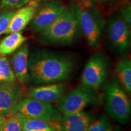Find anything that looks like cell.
Instances as JSON below:
<instances>
[{
	"instance_id": "e0dca14e",
	"label": "cell",
	"mask_w": 131,
	"mask_h": 131,
	"mask_svg": "<svg viewBox=\"0 0 131 131\" xmlns=\"http://www.w3.org/2000/svg\"><path fill=\"white\" fill-rule=\"evenodd\" d=\"M117 80L128 94L131 92V61L129 59L119 60L116 66Z\"/></svg>"
},
{
	"instance_id": "83f0119b",
	"label": "cell",
	"mask_w": 131,
	"mask_h": 131,
	"mask_svg": "<svg viewBox=\"0 0 131 131\" xmlns=\"http://www.w3.org/2000/svg\"><path fill=\"white\" fill-rule=\"evenodd\" d=\"M112 131H119V130L118 129H115V130H114V129H113Z\"/></svg>"
},
{
	"instance_id": "4316f807",
	"label": "cell",
	"mask_w": 131,
	"mask_h": 131,
	"mask_svg": "<svg viewBox=\"0 0 131 131\" xmlns=\"http://www.w3.org/2000/svg\"><path fill=\"white\" fill-rule=\"evenodd\" d=\"M114 1V0H101V1H102V2H109V1Z\"/></svg>"
},
{
	"instance_id": "5b68a950",
	"label": "cell",
	"mask_w": 131,
	"mask_h": 131,
	"mask_svg": "<svg viewBox=\"0 0 131 131\" xmlns=\"http://www.w3.org/2000/svg\"><path fill=\"white\" fill-rule=\"evenodd\" d=\"M24 117L58 123L62 115L52 103L31 98L21 97L11 112Z\"/></svg>"
},
{
	"instance_id": "603a6c76",
	"label": "cell",
	"mask_w": 131,
	"mask_h": 131,
	"mask_svg": "<svg viewBox=\"0 0 131 131\" xmlns=\"http://www.w3.org/2000/svg\"><path fill=\"white\" fill-rule=\"evenodd\" d=\"M130 4H127L124 5L121 9V16L127 24L129 27H130L131 24V10H130Z\"/></svg>"
},
{
	"instance_id": "6da1fadb",
	"label": "cell",
	"mask_w": 131,
	"mask_h": 131,
	"mask_svg": "<svg viewBox=\"0 0 131 131\" xmlns=\"http://www.w3.org/2000/svg\"><path fill=\"white\" fill-rule=\"evenodd\" d=\"M73 66L70 57L57 52L39 50L29 57L30 81L36 86L66 81L72 73Z\"/></svg>"
},
{
	"instance_id": "7c38bea8",
	"label": "cell",
	"mask_w": 131,
	"mask_h": 131,
	"mask_svg": "<svg viewBox=\"0 0 131 131\" xmlns=\"http://www.w3.org/2000/svg\"><path fill=\"white\" fill-rule=\"evenodd\" d=\"M29 50L27 45H23L16 50L11 60L12 68L16 80L21 84H27L30 81L28 63Z\"/></svg>"
},
{
	"instance_id": "8fae6325",
	"label": "cell",
	"mask_w": 131,
	"mask_h": 131,
	"mask_svg": "<svg viewBox=\"0 0 131 131\" xmlns=\"http://www.w3.org/2000/svg\"><path fill=\"white\" fill-rule=\"evenodd\" d=\"M67 87L61 83L40 85L31 88L28 92L29 98L52 103L57 102L64 95Z\"/></svg>"
},
{
	"instance_id": "ac0fdd59",
	"label": "cell",
	"mask_w": 131,
	"mask_h": 131,
	"mask_svg": "<svg viewBox=\"0 0 131 131\" xmlns=\"http://www.w3.org/2000/svg\"><path fill=\"white\" fill-rule=\"evenodd\" d=\"M15 81L16 77L9 60L0 54V82L15 83Z\"/></svg>"
},
{
	"instance_id": "44dd1931",
	"label": "cell",
	"mask_w": 131,
	"mask_h": 131,
	"mask_svg": "<svg viewBox=\"0 0 131 131\" xmlns=\"http://www.w3.org/2000/svg\"><path fill=\"white\" fill-rule=\"evenodd\" d=\"M16 12V10H8L0 13V35L7 30L11 19Z\"/></svg>"
},
{
	"instance_id": "cb8c5ba5",
	"label": "cell",
	"mask_w": 131,
	"mask_h": 131,
	"mask_svg": "<svg viewBox=\"0 0 131 131\" xmlns=\"http://www.w3.org/2000/svg\"><path fill=\"white\" fill-rule=\"evenodd\" d=\"M96 0H81V6L84 7H89L92 6Z\"/></svg>"
},
{
	"instance_id": "30bf717a",
	"label": "cell",
	"mask_w": 131,
	"mask_h": 131,
	"mask_svg": "<svg viewBox=\"0 0 131 131\" xmlns=\"http://www.w3.org/2000/svg\"><path fill=\"white\" fill-rule=\"evenodd\" d=\"M22 88L15 83L0 82V115L7 117L22 97Z\"/></svg>"
},
{
	"instance_id": "277c9868",
	"label": "cell",
	"mask_w": 131,
	"mask_h": 131,
	"mask_svg": "<svg viewBox=\"0 0 131 131\" xmlns=\"http://www.w3.org/2000/svg\"><path fill=\"white\" fill-rule=\"evenodd\" d=\"M97 99L96 90L81 84L65 94L55 106L63 115L83 111Z\"/></svg>"
},
{
	"instance_id": "2e32d148",
	"label": "cell",
	"mask_w": 131,
	"mask_h": 131,
	"mask_svg": "<svg viewBox=\"0 0 131 131\" xmlns=\"http://www.w3.org/2000/svg\"><path fill=\"white\" fill-rule=\"evenodd\" d=\"M9 34L0 42V54L4 56L15 52L27 40L20 32Z\"/></svg>"
},
{
	"instance_id": "4fadbf2b",
	"label": "cell",
	"mask_w": 131,
	"mask_h": 131,
	"mask_svg": "<svg viewBox=\"0 0 131 131\" xmlns=\"http://www.w3.org/2000/svg\"><path fill=\"white\" fill-rule=\"evenodd\" d=\"M94 118L84 111L62 115L60 131H86Z\"/></svg>"
},
{
	"instance_id": "7a4b0ae2",
	"label": "cell",
	"mask_w": 131,
	"mask_h": 131,
	"mask_svg": "<svg viewBox=\"0 0 131 131\" xmlns=\"http://www.w3.org/2000/svg\"><path fill=\"white\" fill-rule=\"evenodd\" d=\"M81 32L77 5H71L66 7L52 24L41 31L40 39L46 45H71Z\"/></svg>"
},
{
	"instance_id": "52a82bcc",
	"label": "cell",
	"mask_w": 131,
	"mask_h": 131,
	"mask_svg": "<svg viewBox=\"0 0 131 131\" xmlns=\"http://www.w3.org/2000/svg\"><path fill=\"white\" fill-rule=\"evenodd\" d=\"M130 27L119 14L112 15L108 20L107 34L109 43L113 50L122 56L130 46Z\"/></svg>"
},
{
	"instance_id": "9a60e30c",
	"label": "cell",
	"mask_w": 131,
	"mask_h": 131,
	"mask_svg": "<svg viewBox=\"0 0 131 131\" xmlns=\"http://www.w3.org/2000/svg\"><path fill=\"white\" fill-rule=\"evenodd\" d=\"M21 121L23 131H60V123H55L22 115Z\"/></svg>"
},
{
	"instance_id": "484cf974",
	"label": "cell",
	"mask_w": 131,
	"mask_h": 131,
	"mask_svg": "<svg viewBox=\"0 0 131 131\" xmlns=\"http://www.w3.org/2000/svg\"><path fill=\"white\" fill-rule=\"evenodd\" d=\"M35 1H37V2H40V1H46V2H47V1H52V0H35Z\"/></svg>"
},
{
	"instance_id": "d6986e66",
	"label": "cell",
	"mask_w": 131,
	"mask_h": 131,
	"mask_svg": "<svg viewBox=\"0 0 131 131\" xmlns=\"http://www.w3.org/2000/svg\"><path fill=\"white\" fill-rule=\"evenodd\" d=\"M0 131H23L20 115L15 114L5 117L0 124Z\"/></svg>"
},
{
	"instance_id": "7402d4cb",
	"label": "cell",
	"mask_w": 131,
	"mask_h": 131,
	"mask_svg": "<svg viewBox=\"0 0 131 131\" xmlns=\"http://www.w3.org/2000/svg\"><path fill=\"white\" fill-rule=\"evenodd\" d=\"M31 0H0V8L5 10H15L28 4Z\"/></svg>"
},
{
	"instance_id": "8992f818",
	"label": "cell",
	"mask_w": 131,
	"mask_h": 131,
	"mask_svg": "<svg viewBox=\"0 0 131 131\" xmlns=\"http://www.w3.org/2000/svg\"><path fill=\"white\" fill-rule=\"evenodd\" d=\"M77 12L81 32L90 46L96 47L101 42L104 20L96 10L91 7L77 6Z\"/></svg>"
},
{
	"instance_id": "ba28073f",
	"label": "cell",
	"mask_w": 131,
	"mask_h": 131,
	"mask_svg": "<svg viewBox=\"0 0 131 131\" xmlns=\"http://www.w3.org/2000/svg\"><path fill=\"white\" fill-rule=\"evenodd\" d=\"M108 67L109 62L104 54H93L87 62L82 73V84L98 90L106 81Z\"/></svg>"
},
{
	"instance_id": "d4e9b609",
	"label": "cell",
	"mask_w": 131,
	"mask_h": 131,
	"mask_svg": "<svg viewBox=\"0 0 131 131\" xmlns=\"http://www.w3.org/2000/svg\"><path fill=\"white\" fill-rule=\"evenodd\" d=\"M4 118H5V117H4V116H3V115H0V124H1V122H3V119H4Z\"/></svg>"
},
{
	"instance_id": "3957f363",
	"label": "cell",
	"mask_w": 131,
	"mask_h": 131,
	"mask_svg": "<svg viewBox=\"0 0 131 131\" xmlns=\"http://www.w3.org/2000/svg\"><path fill=\"white\" fill-rule=\"evenodd\" d=\"M105 110L110 117L119 124L129 122L131 104L125 90L115 78H112L104 88Z\"/></svg>"
},
{
	"instance_id": "5bb4252c",
	"label": "cell",
	"mask_w": 131,
	"mask_h": 131,
	"mask_svg": "<svg viewBox=\"0 0 131 131\" xmlns=\"http://www.w3.org/2000/svg\"><path fill=\"white\" fill-rule=\"evenodd\" d=\"M38 4V3L35 0H31L28 4L16 10L4 34L19 32L23 30L34 18Z\"/></svg>"
},
{
	"instance_id": "ffe728a7",
	"label": "cell",
	"mask_w": 131,
	"mask_h": 131,
	"mask_svg": "<svg viewBox=\"0 0 131 131\" xmlns=\"http://www.w3.org/2000/svg\"><path fill=\"white\" fill-rule=\"evenodd\" d=\"M112 127L108 118L104 115H101L96 119H94L86 131H112Z\"/></svg>"
},
{
	"instance_id": "9c48e42d",
	"label": "cell",
	"mask_w": 131,
	"mask_h": 131,
	"mask_svg": "<svg viewBox=\"0 0 131 131\" xmlns=\"http://www.w3.org/2000/svg\"><path fill=\"white\" fill-rule=\"evenodd\" d=\"M66 6L57 0H52L37 9L32 19L31 27L35 32H40L52 24L63 12Z\"/></svg>"
}]
</instances>
